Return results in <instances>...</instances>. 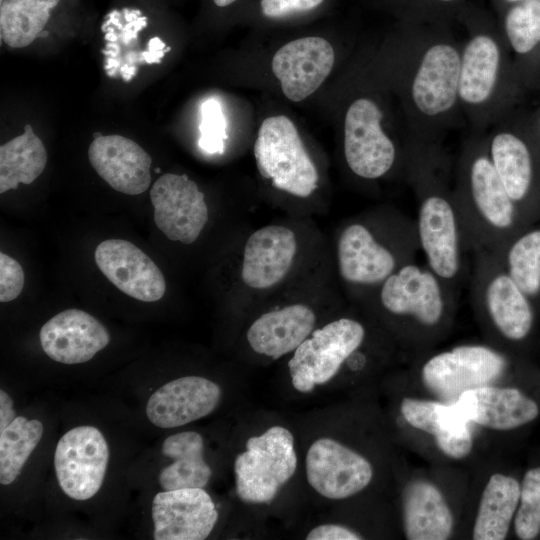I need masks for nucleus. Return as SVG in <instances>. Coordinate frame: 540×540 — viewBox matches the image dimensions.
Listing matches in <instances>:
<instances>
[{"mask_svg":"<svg viewBox=\"0 0 540 540\" xmlns=\"http://www.w3.org/2000/svg\"><path fill=\"white\" fill-rule=\"evenodd\" d=\"M454 199L471 253L497 252L514 236L520 213L490 157L472 159L466 191Z\"/></svg>","mask_w":540,"mask_h":540,"instance_id":"obj_1","label":"nucleus"},{"mask_svg":"<svg viewBox=\"0 0 540 540\" xmlns=\"http://www.w3.org/2000/svg\"><path fill=\"white\" fill-rule=\"evenodd\" d=\"M470 296L478 312L502 338L521 341L533 325L529 297L516 285L495 252L472 253Z\"/></svg>","mask_w":540,"mask_h":540,"instance_id":"obj_2","label":"nucleus"},{"mask_svg":"<svg viewBox=\"0 0 540 540\" xmlns=\"http://www.w3.org/2000/svg\"><path fill=\"white\" fill-rule=\"evenodd\" d=\"M298 465L294 437L284 426L274 425L248 438L234 461L237 496L246 503L267 504L293 477Z\"/></svg>","mask_w":540,"mask_h":540,"instance_id":"obj_3","label":"nucleus"},{"mask_svg":"<svg viewBox=\"0 0 540 540\" xmlns=\"http://www.w3.org/2000/svg\"><path fill=\"white\" fill-rule=\"evenodd\" d=\"M458 295L459 290L416 261L400 267L378 287L379 303L386 313L429 330L447 319Z\"/></svg>","mask_w":540,"mask_h":540,"instance_id":"obj_4","label":"nucleus"},{"mask_svg":"<svg viewBox=\"0 0 540 540\" xmlns=\"http://www.w3.org/2000/svg\"><path fill=\"white\" fill-rule=\"evenodd\" d=\"M254 156L260 174L277 189L298 197L316 190L317 169L288 117L271 116L261 123Z\"/></svg>","mask_w":540,"mask_h":540,"instance_id":"obj_5","label":"nucleus"},{"mask_svg":"<svg viewBox=\"0 0 540 540\" xmlns=\"http://www.w3.org/2000/svg\"><path fill=\"white\" fill-rule=\"evenodd\" d=\"M364 325L353 318H339L314 330L293 352L288 368L293 388L309 393L332 380L344 362L363 344Z\"/></svg>","mask_w":540,"mask_h":540,"instance_id":"obj_6","label":"nucleus"},{"mask_svg":"<svg viewBox=\"0 0 540 540\" xmlns=\"http://www.w3.org/2000/svg\"><path fill=\"white\" fill-rule=\"evenodd\" d=\"M418 243L386 244L363 222L346 226L337 243L342 279L359 287H379L403 265L415 261Z\"/></svg>","mask_w":540,"mask_h":540,"instance_id":"obj_7","label":"nucleus"},{"mask_svg":"<svg viewBox=\"0 0 540 540\" xmlns=\"http://www.w3.org/2000/svg\"><path fill=\"white\" fill-rule=\"evenodd\" d=\"M506 365L497 350L465 344L431 356L422 366L421 377L429 390L453 403L462 393L496 380Z\"/></svg>","mask_w":540,"mask_h":540,"instance_id":"obj_8","label":"nucleus"},{"mask_svg":"<svg viewBox=\"0 0 540 540\" xmlns=\"http://www.w3.org/2000/svg\"><path fill=\"white\" fill-rule=\"evenodd\" d=\"M109 460L107 442L96 427L78 426L58 441L54 468L62 491L75 500H87L101 488Z\"/></svg>","mask_w":540,"mask_h":540,"instance_id":"obj_9","label":"nucleus"},{"mask_svg":"<svg viewBox=\"0 0 540 540\" xmlns=\"http://www.w3.org/2000/svg\"><path fill=\"white\" fill-rule=\"evenodd\" d=\"M310 487L329 500L349 498L371 482L373 468L361 454L330 437L314 440L305 455Z\"/></svg>","mask_w":540,"mask_h":540,"instance_id":"obj_10","label":"nucleus"},{"mask_svg":"<svg viewBox=\"0 0 540 540\" xmlns=\"http://www.w3.org/2000/svg\"><path fill=\"white\" fill-rule=\"evenodd\" d=\"M382 113L370 99L355 100L344 123V154L347 165L357 176L377 179L385 175L396 159V149L384 133Z\"/></svg>","mask_w":540,"mask_h":540,"instance_id":"obj_11","label":"nucleus"},{"mask_svg":"<svg viewBox=\"0 0 540 540\" xmlns=\"http://www.w3.org/2000/svg\"><path fill=\"white\" fill-rule=\"evenodd\" d=\"M154 222L172 241L192 244L208 221L204 194L187 175L165 173L153 184Z\"/></svg>","mask_w":540,"mask_h":540,"instance_id":"obj_12","label":"nucleus"},{"mask_svg":"<svg viewBox=\"0 0 540 540\" xmlns=\"http://www.w3.org/2000/svg\"><path fill=\"white\" fill-rule=\"evenodd\" d=\"M156 540H203L214 529L218 511L203 488L164 490L152 502Z\"/></svg>","mask_w":540,"mask_h":540,"instance_id":"obj_13","label":"nucleus"},{"mask_svg":"<svg viewBox=\"0 0 540 540\" xmlns=\"http://www.w3.org/2000/svg\"><path fill=\"white\" fill-rule=\"evenodd\" d=\"M94 260L114 286L134 299L155 302L165 294L166 283L161 270L127 240H104L96 247Z\"/></svg>","mask_w":540,"mask_h":540,"instance_id":"obj_14","label":"nucleus"},{"mask_svg":"<svg viewBox=\"0 0 540 540\" xmlns=\"http://www.w3.org/2000/svg\"><path fill=\"white\" fill-rule=\"evenodd\" d=\"M335 54L323 37L306 36L283 45L272 58V71L283 94L299 102L313 94L334 65Z\"/></svg>","mask_w":540,"mask_h":540,"instance_id":"obj_15","label":"nucleus"},{"mask_svg":"<svg viewBox=\"0 0 540 540\" xmlns=\"http://www.w3.org/2000/svg\"><path fill=\"white\" fill-rule=\"evenodd\" d=\"M220 386L201 376H184L157 389L148 399L146 414L160 428H175L201 419L220 403Z\"/></svg>","mask_w":540,"mask_h":540,"instance_id":"obj_16","label":"nucleus"},{"mask_svg":"<svg viewBox=\"0 0 540 540\" xmlns=\"http://www.w3.org/2000/svg\"><path fill=\"white\" fill-rule=\"evenodd\" d=\"M39 337L49 358L69 365L91 360L110 342L105 326L80 309H67L53 316L42 326Z\"/></svg>","mask_w":540,"mask_h":540,"instance_id":"obj_17","label":"nucleus"},{"mask_svg":"<svg viewBox=\"0 0 540 540\" xmlns=\"http://www.w3.org/2000/svg\"><path fill=\"white\" fill-rule=\"evenodd\" d=\"M88 158L97 174L118 192L139 195L150 186L152 159L127 137L113 134L95 138Z\"/></svg>","mask_w":540,"mask_h":540,"instance_id":"obj_18","label":"nucleus"},{"mask_svg":"<svg viewBox=\"0 0 540 540\" xmlns=\"http://www.w3.org/2000/svg\"><path fill=\"white\" fill-rule=\"evenodd\" d=\"M297 249L295 234L287 227L269 225L248 238L243 253L241 276L254 289H267L289 272Z\"/></svg>","mask_w":540,"mask_h":540,"instance_id":"obj_19","label":"nucleus"},{"mask_svg":"<svg viewBox=\"0 0 540 540\" xmlns=\"http://www.w3.org/2000/svg\"><path fill=\"white\" fill-rule=\"evenodd\" d=\"M469 421L495 430H511L534 420L537 404L520 390L481 386L462 393L454 402Z\"/></svg>","mask_w":540,"mask_h":540,"instance_id":"obj_20","label":"nucleus"},{"mask_svg":"<svg viewBox=\"0 0 540 540\" xmlns=\"http://www.w3.org/2000/svg\"><path fill=\"white\" fill-rule=\"evenodd\" d=\"M316 315L304 304L266 312L248 328L246 338L258 354L278 359L294 352L314 331Z\"/></svg>","mask_w":540,"mask_h":540,"instance_id":"obj_21","label":"nucleus"},{"mask_svg":"<svg viewBox=\"0 0 540 540\" xmlns=\"http://www.w3.org/2000/svg\"><path fill=\"white\" fill-rule=\"evenodd\" d=\"M461 60L450 45L437 44L425 53L412 85L413 100L426 115L449 110L459 91Z\"/></svg>","mask_w":540,"mask_h":540,"instance_id":"obj_22","label":"nucleus"},{"mask_svg":"<svg viewBox=\"0 0 540 540\" xmlns=\"http://www.w3.org/2000/svg\"><path fill=\"white\" fill-rule=\"evenodd\" d=\"M400 411L411 426L432 434L438 447L447 456L461 459L471 452L469 421L454 402L445 404L404 398Z\"/></svg>","mask_w":540,"mask_h":540,"instance_id":"obj_23","label":"nucleus"},{"mask_svg":"<svg viewBox=\"0 0 540 540\" xmlns=\"http://www.w3.org/2000/svg\"><path fill=\"white\" fill-rule=\"evenodd\" d=\"M404 531L409 540H445L453 515L440 490L427 481L408 484L403 495Z\"/></svg>","mask_w":540,"mask_h":540,"instance_id":"obj_24","label":"nucleus"},{"mask_svg":"<svg viewBox=\"0 0 540 540\" xmlns=\"http://www.w3.org/2000/svg\"><path fill=\"white\" fill-rule=\"evenodd\" d=\"M162 453L172 459L158 480L164 490L204 488L212 470L204 459V440L196 431H183L167 437Z\"/></svg>","mask_w":540,"mask_h":540,"instance_id":"obj_25","label":"nucleus"},{"mask_svg":"<svg viewBox=\"0 0 540 540\" xmlns=\"http://www.w3.org/2000/svg\"><path fill=\"white\" fill-rule=\"evenodd\" d=\"M521 487L516 479L493 474L482 493L473 528L474 540L505 539L520 501Z\"/></svg>","mask_w":540,"mask_h":540,"instance_id":"obj_26","label":"nucleus"},{"mask_svg":"<svg viewBox=\"0 0 540 540\" xmlns=\"http://www.w3.org/2000/svg\"><path fill=\"white\" fill-rule=\"evenodd\" d=\"M496 42L486 36L474 37L466 46L460 66L459 91L467 103H482L491 95L499 66Z\"/></svg>","mask_w":540,"mask_h":540,"instance_id":"obj_27","label":"nucleus"},{"mask_svg":"<svg viewBox=\"0 0 540 540\" xmlns=\"http://www.w3.org/2000/svg\"><path fill=\"white\" fill-rule=\"evenodd\" d=\"M47 152L30 124L24 133L0 147V193L16 189L20 183L31 184L44 171Z\"/></svg>","mask_w":540,"mask_h":540,"instance_id":"obj_28","label":"nucleus"},{"mask_svg":"<svg viewBox=\"0 0 540 540\" xmlns=\"http://www.w3.org/2000/svg\"><path fill=\"white\" fill-rule=\"evenodd\" d=\"M490 159L517 206L527 198L533 179L532 158L527 145L511 133H499L491 142Z\"/></svg>","mask_w":540,"mask_h":540,"instance_id":"obj_29","label":"nucleus"},{"mask_svg":"<svg viewBox=\"0 0 540 540\" xmlns=\"http://www.w3.org/2000/svg\"><path fill=\"white\" fill-rule=\"evenodd\" d=\"M60 0H3L0 5V32L5 44L23 48L31 44L50 18Z\"/></svg>","mask_w":540,"mask_h":540,"instance_id":"obj_30","label":"nucleus"},{"mask_svg":"<svg viewBox=\"0 0 540 540\" xmlns=\"http://www.w3.org/2000/svg\"><path fill=\"white\" fill-rule=\"evenodd\" d=\"M495 253L526 296L540 295V229L513 236Z\"/></svg>","mask_w":540,"mask_h":540,"instance_id":"obj_31","label":"nucleus"},{"mask_svg":"<svg viewBox=\"0 0 540 540\" xmlns=\"http://www.w3.org/2000/svg\"><path fill=\"white\" fill-rule=\"evenodd\" d=\"M43 424L17 416L0 431V483L11 484L43 435Z\"/></svg>","mask_w":540,"mask_h":540,"instance_id":"obj_32","label":"nucleus"},{"mask_svg":"<svg viewBox=\"0 0 540 540\" xmlns=\"http://www.w3.org/2000/svg\"><path fill=\"white\" fill-rule=\"evenodd\" d=\"M506 32L514 50L530 52L540 42V0H524L507 14Z\"/></svg>","mask_w":540,"mask_h":540,"instance_id":"obj_33","label":"nucleus"},{"mask_svg":"<svg viewBox=\"0 0 540 540\" xmlns=\"http://www.w3.org/2000/svg\"><path fill=\"white\" fill-rule=\"evenodd\" d=\"M514 526L516 535L523 540L534 539L540 532V467L528 470L524 476Z\"/></svg>","mask_w":540,"mask_h":540,"instance_id":"obj_34","label":"nucleus"},{"mask_svg":"<svg viewBox=\"0 0 540 540\" xmlns=\"http://www.w3.org/2000/svg\"><path fill=\"white\" fill-rule=\"evenodd\" d=\"M226 127L220 102L213 98L204 101L201 106L199 147L209 154H222L225 140L228 138Z\"/></svg>","mask_w":540,"mask_h":540,"instance_id":"obj_35","label":"nucleus"},{"mask_svg":"<svg viewBox=\"0 0 540 540\" xmlns=\"http://www.w3.org/2000/svg\"><path fill=\"white\" fill-rule=\"evenodd\" d=\"M326 0H259L258 9L262 17L269 20H285L314 12Z\"/></svg>","mask_w":540,"mask_h":540,"instance_id":"obj_36","label":"nucleus"},{"mask_svg":"<svg viewBox=\"0 0 540 540\" xmlns=\"http://www.w3.org/2000/svg\"><path fill=\"white\" fill-rule=\"evenodd\" d=\"M24 271L15 259L0 253V301L9 302L16 299L24 287Z\"/></svg>","mask_w":540,"mask_h":540,"instance_id":"obj_37","label":"nucleus"},{"mask_svg":"<svg viewBox=\"0 0 540 540\" xmlns=\"http://www.w3.org/2000/svg\"><path fill=\"white\" fill-rule=\"evenodd\" d=\"M363 537L346 526L335 523H324L312 528L305 539L308 540H359Z\"/></svg>","mask_w":540,"mask_h":540,"instance_id":"obj_38","label":"nucleus"},{"mask_svg":"<svg viewBox=\"0 0 540 540\" xmlns=\"http://www.w3.org/2000/svg\"><path fill=\"white\" fill-rule=\"evenodd\" d=\"M16 418L12 398L0 390V431L5 429Z\"/></svg>","mask_w":540,"mask_h":540,"instance_id":"obj_39","label":"nucleus"},{"mask_svg":"<svg viewBox=\"0 0 540 540\" xmlns=\"http://www.w3.org/2000/svg\"><path fill=\"white\" fill-rule=\"evenodd\" d=\"M164 55V50L152 51L147 49L146 51L141 52L143 63L147 64L161 63V59L164 57Z\"/></svg>","mask_w":540,"mask_h":540,"instance_id":"obj_40","label":"nucleus"},{"mask_svg":"<svg viewBox=\"0 0 540 540\" xmlns=\"http://www.w3.org/2000/svg\"><path fill=\"white\" fill-rule=\"evenodd\" d=\"M138 68L135 65L125 63L119 69L121 77L124 81L129 82L137 73Z\"/></svg>","mask_w":540,"mask_h":540,"instance_id":"obj_41","label":"nucleus"},{"mask_svg":"<svg viewBox=\"0 0 540 540\" xmlns=\"http://www.w3.org/2000/svg\"><path fill=\"white\" fill-rule=\"evenodd\" d=\"M165 48L166 44L159 37H153L148 42V50L158 51Z\"/></svg>","mask_w":540,"mask_h":540,"instance_id":"obj_42","label":"nucleus"},{"mask_svg":"<svg viewBox=\"0 0 540 540\" xmlns=\"http://www.w3.org/2000/svg\"><path fill=\"white\" fill-rule=\"evenodd\" d=\"M121 67V60L119 57L113 58V57H107L106 58V65L105 70H111L113 68L120 69Z\"/></svg>","mask_w":540,"mask_h":540,"instance_id":"obj_43","label":"nucleus"},{"mask_svg":"<svg viewBox=\"0 0 540 540\" xmlns=\"http://www.w3.org/2000/svg\"><path fill=\"white\" fill-rule=\"evenodd\" d=\"M240 0H212L213 4L218 8H228L236 4Z\"/></svg>","mask_w":540,"mask_h":540,"instance_id":"obj_44","label":"nucleus"},{"mask_svg":"<svg viewBox=\"0 0 540 540\" xmlns=\"http://www.w3.org/2000/svg\"><path fill=\"white\" fill-rule=\"evenodd\" d=\"M105 48L115 50L118 53H120V51H121L120 46L118 44L114 43V42L107 43Z\"/></svg>","mask_w":540,"mask_h":540,"instance_id":"obj_45","label":"nucleus"},{"mask_svg":"<svg viewBox=\"0 0 540 540\" xmlns=\"http://www.w3.org/2000/svg\"><path fill=\"white\" fill-rule=\"evenodd\" d=\"M117 72H118V69L113 68V69L107 71V75H108L109 77H115L116 74H117Z\"/></svg>","mask_w":540,"mask_h":540,"instance_id":"obj_46","label":"nucleus"},{"mask_svg":"<svg viewBox=\"0 0 540 540\" xmlns=\"http://www.w3.org/2000/svg\"><path fill=\"white\" fill-rule=\"evenodd\" d=\"M48 35V32L46 31H42L40 34H39V37H46Z\"/></svg>","mask_w":540,"mask_h":540,"instance_id":"obj_47","label":"nucleus"},{"mask_svg":"<svg viewBox=\"0 0 540 540\" xmlns=\"http://www.w3.org/2000/svg\"><path fill=\"white\" fill-rule=\"evenodd\" d=\"M170 50H171L170 47H166V48L164 49L165 53L169 52Z\"/></svg>","mask_w":540,"mask_h":540,"instance_id":"obj_48","label":"nucleus"},{"mask_svg":"<svg viewBox=\"0 0 540 540\" xmlns=\"http://www.w3.org/2000/svg\"><path fill=\"white\" fill-rule=\"evenodd\" d=\"M509 2H517V1H524V0H507Z\"/></svg>","mask_w":540,"mask_h":540,"instance_id":"obj_49","label":"nucleus"},{"mask_svg":"<svg viewBox=\"0 0 540 540\" xmlns=\"http://www.w3.org/2000/svg\"><path fill=\"white\" fill-rule=\"evenodd\" d=\"M155 171H156V172H159V171H160V169H159V168H157V169H155Z\"/></svg>","mask_w":540,"mask_h":540,"instance_id":"obj_50","label":"nucleus"},{"mask_svg":"<svg viewBox=\"0 0 540 540\" xmlns=\"http://www.w3.org/2000/svg\"><path fill=\"white\" fill-rule=\"evenodd\" d=\"M443 1H451V0H443Z\"/></svg>","mask_w":540,"mask_h":540,"instance_id":"obj_51","label":"nucleus"},{"mask_svg":"<svg viewBox=\"0 0 540 540\" xmlns=\"http://www.w3.org/2000/svg\"><path fill=\"white\" fill-rule=\"evenodd\" d=\"M2 1H3V0H1V2H2Z\"/></svg>","mask_w":540,"mask_h":540,"instance_id":"obj_52","label":"nucleus"}]
</instances>
